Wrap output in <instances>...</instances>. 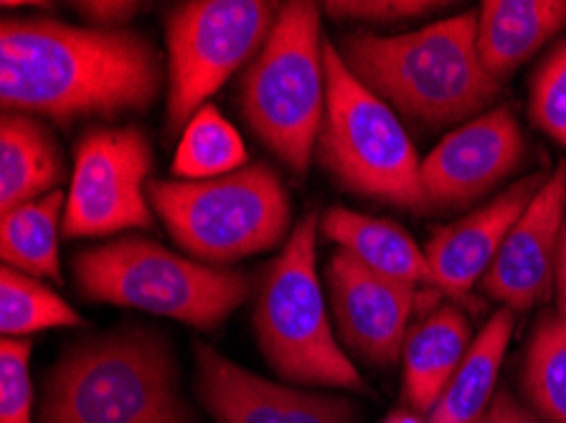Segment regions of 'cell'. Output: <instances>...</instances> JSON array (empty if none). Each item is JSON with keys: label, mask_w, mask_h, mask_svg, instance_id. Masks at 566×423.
I'll use <instances>...</instances> for the list:
<instances>
[{"label": "cell", "mask_w": 566, "mask_h": 423, "mask_svg": "<svg viewBox=\"0 0 566 423\" xmlns=\"http://www.w3.org/2000/svg\"><path fill=\"white\" fill-rule=\"evenodd\" d=\"M160 89V56L125 29H76L56 21H3L0 105L56 123L145 109Z\"/></svg>", "instance_id": "6da1fadb"}, {"label": "cell", "mask_w": 566, "mask_h": 423, "mask_svg": "<svg viewBox=\"0 0 566 423\" xmlns=\"http://www.w3.org/2000/svg\"><path fill=\"white\" fill-rule=\"evenodd\" d=\"M343 59L368 89L424 125L462 123L499 97L501 82L478 54V13L399 36L350 33Z\"/></svg>", "instance_id": "7a4b0ae2"}, {"label": "cell", "mask_w": 566, "mask_h": 423, "mask_svg": "<svg viewBox=\"0 0 566 423\" xmlns=\"http://www.w3.org/2000/svg\"><path fill=\"white\" fill-rule=\"evenodd\" d=\"M41 423H188L168 350L145 332L69 352L51 376Z\"/></svg>", "instance_id": "3957f363"}, {"label": "cell", "mask_w": 566, "mask_h": 423, "mask_svg": "<svg viewBox=\"0 0 566 423\" xmlns=\"http://www.w3.org/2000/svg\"><path fill=\"white\" fill-rule=\"evenodd\" d=\"M328 107V76L315 3H285L242 84L254 135L295 172L311 168Z\"/></svg>", "instance_id": "277c9868"}, {"label": "cell", "mask_w": 566, "mask_h": 423, "mask_svg": "<svg viewBox=\"0 0 566 423\" xmlns=\"http://www.w3.org/2000/svg\"><path fill=\"white\" fill-rule=\"evenodd\" d=\"M328 107L321 133V162L348 191L411 213H430L422 160L389 105L350 72L331 41H323Z\"/></svg>", "instance_id": "5b68a950"}, {"label": "cell", "mask_w": 566, "mask_h": 423, "mask_svg": "<svg viewBox=\"0 0 566 423\" xmlns=\"http://www.w3.org/2000/svg\"><path fill=\"white\" fill-rule=\"evenodd\" d=\"M87 299L174 317L201 330L224 322L250 295L247 274L213 269L145 239H123L87 248L74 258Z\"/></svg>", "instance_id": "8992f818"}, {"label": "cell", "mask_w": 566, "mask_h": 423, "mask_svg": "<svg viewBox=\"0 0 566 423\" xmlns=\"http://www.w3.org/2000/svg\"><path fill=\"white\" fill-rule=\"evenodd\" d=\"M317 213L297 223L282 254L262 279L254 325L270 366L290 381L366 391L333 338L315 272Z\"/></svg>", "instance_id": "52a82bcc"}, {"label": "cell", "mask_w": 566, "mask_h": 423, "mask_svg": "<svg viewBox=\"0 0 566 423\" xmlns=\"http://www.w3.org/2000/svg\"><path fill=\"white\" fill-rule=\"evenodd\" d=\"M153 209L186 252L234 262L277 246L290 223V201L277 172L250 166L213 180H156Z\"/></svg>", "instance_id": "ba28073f"}, {"label": "cell", "mask_w": 566, "mask_h": 423, "mask_svg": "<svg viewBox=\"0 0 566 423\" xmlns=\"http://www.w3.org/2000/svg\"><path fill=\"white\" fill-rule=\"evenodd\" d=\"M277 6L264 0H196L168 19V129L178 133L203 99L268 41Z\"/></svg>", "instance_id": "9c48e42d"}, {"label": "cell", "mask_w": 566, "mask_h": 423, "mask_svg": "<svg viewBox=\"0 0 566 423\" xmlns=\"http://www.w3.org/2000/svg\"><path fill=\"white\" fill-rule=\"evenodd\" d=\"M150 142L135 127H102L76 148L72 191L66 198V236H109L125 229H150L145 178Z\"/></svg>", "instance_id": "30bf717a"}, {"label": "cell", "mask_w": 566, "mask_h": 423, "mask_svg": "<svg viewBox=\"0 0 566 423\" xmlns=\"http://www.w3.org/2000/svg\"><path fill=\"white\" fill-rule=\"evenodd\" d=\"M526 150L511 109H493L454 129L422 160V188L430 211L475 203L511 176Z\"/></svg>", "instance_id": "8fae6325"}, {"label": "cell", "mask_w": 566, "mask_h": 423, "mask_svg": "<svg viewBox=\"0 0 566 423\" xmlns=\"http://www.w3.org/2000/svg\"><path fill=\"white\" fill-rule=\"evenodd\" d=\"M564 223L566 162H559L503 239L499 256L483 276L485 295L511 313H528L552 295Z\"/></svg>", "instance_id": "7c38bea8"}, {"label": "cell", "mask_w": 566, "mask_h": 423, "mask_svg": "<svg viewBox=\"0 0 566 423\" xmlns=\"http://www.w3.org/2000/svg\"><path fill=\"white\" fill-rule=\"evenodd\" d=\"M328 282L343 340L374 366H394L409 335L415 284L376 274L346 252L333 254Z\"/></svg>", "instance_id": "4fadbf2b"}, {"label": "cell", "mask_w": 566, "mask_h": 423, "mask_svg": "<svg viewBox=\"0 0 566 423\" xmlns=\"http://www.w3.org/2000/svg\"><path fill=\"white\" fill-rule=\"evenodd\" d=\"M199 393L217 423H350V405L338 399L297 393L256 378L221 358L209 345H196Z\"/></svg>", "instance_id": "5bb4252c"}, {"label": "cell", "mask_w": 566, "mask_h": 423, "mask_svg": "<svg viewBox=\"0 0 566 423\" xmlns=\"http://www.w3.org/2000/svg\"><path fill=\"white\" fill-rule=\"evenodd\" d=\"M546 178L544 172L526 176L505 188L483 209L462 215L460 221L437 231L430 244L424 246L430 282L434 287L452 297H465L475 287V282L483 279L491 269L503 239L509 236L511 226L526 211V205L534 201V195L542 191Z\"/></svg>", "instance_id": "9a60e30c"}, {"label": "cell", "mask_w": 566, "mask_h": 423, "mask_svg": "<svg viewBox=\"0 0 566 423\" xmlns=\"http://www.w3.org/2000/svg\"><path fill=\"white\" fill-rule=\"evenodd\" d=\"M564 29V0H488L478 13L480 62L501 82Z\"/></svg>", "instance_id": "2e32d148"}, {"label": "cell", "mask_w": 566, "mask_h": 423, "mask_svg": "<svg viewBox=\"0 0 566 423\" xmlns=\"http://www.w3.org/2000/svg\"><path fill=\"white\" fill-rule=\"evenodd\" d=\"M470 322L460 307L442 305L424 317L407 335L401 360H405V395L417 413H427L440 401L454 370L470 350Z\"/></svg>", "instance_id": "e0dca14e"}, {"label": "cell", "mask_w": 566, "mask_h": 423, "mask_svg": "<svg viewBox=\"0 0 566 423\" xmlns=\"http://www.w3.org/2000/svg\"><path fill=\"white\" fill-rule=\"evenodd\" d=\"M64 178L59 145L46 127L21 112H3L0 125V211L54 193ZM59 191V188H56Z\"/></svg>", "instance_id": "ac0fdd59"}, {"label": "cell", "mask_w": 566, "mask_h": 423, "mask_svg": "<svg viewBox=\"0 0 566 423\" xmlns=\"http://www.w3.org/2000/svg\"><path fill=\"white\" fill-rule=\"evenodd\" d=\"M323 231L336 241L340 252L358 258L376 274L407 284L430 282L424 252L397 223L348 209H331L323 215Z\"/></svg>", "instance_id": "d6986e66"}, {"label": "cell", "mask_w": 566, "mask_h": 423, "mask_svg": "<svg viewBox=\"0 0 566 423\" xmlns=\"http://www.w3.org/2000/svg\"><path fill=\"white\" fill-rule=\"evenodd\" d=\"M513 327H516V313L505 307L488 319L483 332L470 345L440 401L430 411L427 423H475L483 416L495 399V383Z\"/></svg>", "instance_id": "ffe728a7"}, {"label": "cell", "mask_w": 566, "mask_h": 423, "mask_svg": "<svg viewBox=\"0 0 566 423\" xmlns=\"http://www.w3.org/2000/svg\"><path fill=\"white\" fill-rule=\"evenodd\" d=\"M64 193L54 191L0 215V256L6 266L33 276L62 279L59 272V215Z\"/></svg>", "instance_id": "44dd1931"}, {"label": "cell", "mask_w": 566, "mask_h": 423, "mask_svg": "<svg viewBox=\"0 0 566 423\" xmlns=\"http://www.w3.org/2000/svg\"><path fill=\"white\" fill-rule=\"evenodd\" d=\"M247 162L242 137L217 107L203 105L186 125L174 158V172L186 180H213L237 172Z\"/></svg>", "instance_id": "7402d4cb"}, {"label": "cell", "mask_w": 566, "mask_h": 423, "mask_svg": "<svg viewBox=\"0 0 566 423\" xmlns=\"http://www.w3.org/2000/svg\"><path fill=\"white\" fill-rule=\"evenodd\" d=\"M523 388L546 423H566V315L538 322L523 366Z\"/></svg>", "instance_id": "603a6c76"}, {"label": "cell", "mask_w": 566, "mask_h": 423, "mask_svg": "<svg viewBox=\"0 0 566 423\" xmlns=\"http://www.w3.org/2000/svg\"><path fill=\"white\" fill-rule=\"evenodd\" d=\"M82 317L56 292L46 289L19 269L0 272V330L3 338L21 340L51 327H80Z\"/></svg>", "instance_id": "cb8c5ba5"}, {"label": "cell", "mask_w": 566, "mask_h": 423, "mask_svg": "<svg viewBox=\"0 0 566 423\" xmlns=\"http://www.w3.org/2000/svg\"><path fill=\"white\" fill-rule=\"evenodd\" d=\"M531 117L566 148V41L546 56L531 82Z\"/></svg>", "instance_id": "d4e9b609"}, {"label": "cell", "mask_w": 566, "mask_h": 423, "mask_svg": "<svg viewBox=\"0 0 566 423\" xmlns=\"http://www.w3.org/2000/svg\"><path fill=\"white\" fill-rule=\"evenodd\" d=\"M29 340L3 338L0 345V423H31L33 388Z\"/></svg>", "instance_id": "484cf974"}, {"label": "cell", "mask_w": 566, "mask_h": 423, "mask_svg": "<svg viewBox=\"0 0 566 423\" xmlns=\"http://www.w3.org/2000/svg\"><path fill=\"white\" fill-rule=\"evenodd\" d=\"M325 11L338 19H361V21H401L411 15L434 11L440 3H419V0H358V3H325Z\"/></svg>", "instance_id": "4316f807"}, {"label": "cell", "mask_w": 566, "mask_h": 423, "mask_svg": "<svg viewBox=\"0 0 566 423\" xmlns=\"http://www.w3.org/2000/svg\"><path fill=\"white\" fill-rule=\"evenodd\" d=\"M475 423H546L542 419H536L534 413L513 399L509 391L495 393L493 403L488 405V411L480 416Z\"/></svg>", "instance_id": "83f0119b"}, {"label": "cell", "mask_w": 566, "mask_h": 423, "mask_svg": "<svg viewBox=\"0 0 566 423\" xmlns=\"http://www.w3.org/2000/svg\"><path fill=\"white\" fill-rule=\"evenodd\" d=\"M80 13L87 15L90 21L105 25V29H117L130 15L137 13V3H123V0H94V3H76Z\"/></svg>", "instance_id": "f1b7e54d"}, {"label": "cell", "mask_w": 566, "mask_h": 423, "mask_svg": "<svg viewBox=\"0 0 566 423\" xmlns=\"http://www.w3.org/2000/svg\"><path fill=\"white\" fill-rule=\"evenodd\" d=\"M554 292L559 302V313L566 315V223L559 241V254H556V274H554Z\"/></svg>", "instance_id": "f546056e"}, {"label": "cell", "mask_w": 566, "mask_h": 423, "mask_svg": "<svg viewBox=\"0 0 566 423\" xmlns=\"http://www.w3.org/2000/svg\"><path fill=\"white\" fill-rule=\"evenodd\" d=\"M381 423H424L415 411H394Z\"/></svg>", "instance_id": "4dcf8cb0"}]
</instances>
